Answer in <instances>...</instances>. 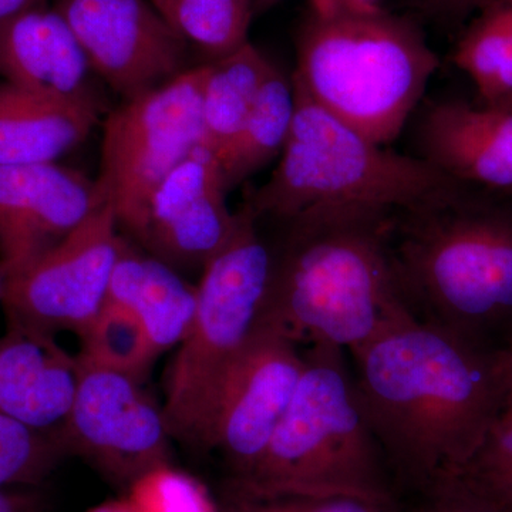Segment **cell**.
I'll use <instances>...</instances> for the list:
<instances>
[{
	"mask_svg": "<svg viewBox=\"0 0 512 512\" xmlns=\"http://www.w3.org/2000/svg\"><path fill=\"white\" fill-rule=\"evenodd\" d=\"M349 353L394 476L420 493L460 477L507 400L497 356L414 316Z\"/></svg>",
	"mask_w": 512,
	"mask_h": 512,
	"instance_id": "6da1fadb",
	"label": "cell"
},
{
	"mask_svg": "<svg viewBox=\"0 0 512 512\" xmlns=\"http://www.w3.org/2000/svg\"><path fill=\"white\" fill-rule=\"evenodd\" d=\"M396 211L323 205L288 221L258 326L296 345L359 348L410 318L392 259Z\"/></svg>",
	"mask_w": 512,
	"mask_h": 512,
	"instance_id": "7a4b0ae2",
	"label": "cell"
},
{
	"mask_svg": "<svg viewBox=\"0 0 512 512\" xmlns=\"http://www.w3.org/2000/svg\"><path fill=\"white\" fill-rule=\"evenodd\" d=\"M392 259L407 308L497 356L512 339V200L463 187L396 211Z\"/></svg>",
	"mask_w": 512,
	"mask_h": 512,
	"instance_id": "3957f363",
	"label": "cell"
},
{
	"mask_svg": "<svg viewBox=\"0 0 512 512\" xmlns=\"http://www.w3.org/2000/svg\"><path fill=\"white\" fill-rule=\"evenodd\" d=\"M439 67L412 20L376 6H313L296 37L292 82L318 106L387 146L402 133Z\"/></svg>",
	"mask_w": 512,
	"mask_h": 512,
	"instance_id": "277c9868",
	"label": "cell"
},
{
	"mask_svg": "<svg viewBox=\"0 0 512 512\" xmlns=\"http://www.w3.org/2000/svg\"><path fill=\"white\" fill-rule=\"evenodd\" d=\"M343 352L319 343L303 353L291 406L254 470L235 480L279 493L393 501L392 471Z\"/></svg>",
	"mask_w": 512,
	"mask_h": 512,
	"instance_id": "5b68a950",
	"label": "cell"
},
{
	"mask_svg": "<svg viewBox=\"0 0 512 512\" xmlns=\"http://www.w3.org/2000/svg\"><path fill=\"white\" fill-rule=\"evenodd\" d=\"M293 89L295 116L281 160L264 185L245 194L258 220L288 222L323 205L407 210L463 188L423 158L369 140L295 83Z\"/></svg>",
	"mask_w": 512,
	"mask_h": 512,
	"instance_id": "8992f818",
	"label": "cell"
},
{
	"mask_svg": "<svg viewBox=\"0 0 512 512\" xmlns=\"http://www.w3.org/2000/svg\"><path fill=\"white\" fill-rule=\"evenodd\" d=\"M258 221L242 204L231 238L202 269L194 319L165 379L171 439L202 450L222 383L258 328L271 282L275 254Z\"/></svg>",
	"mask_w": 512,
	"mask_h": 512,
	"instance_id": "52a82bcc",
	"label": "cell"
},
{
	"mask_svg": "<svg viewBox=\"0 0 512 512\" xmlns=\"http://www.w3.org/2000/svg\"><path fill=\"white\" fill-rule=\"evenodd\" d=\"M208 63L111 107L103 117L96 178L128 237L161 181L201 146L202 89Z\"/></svg>",
	"mask_w": 512,
	"mask_h": 512,
	"instance_id": "ba28073f",
	"label": "cell"
},
{
	"mask_svg": "<svg viewBox=\"0 0 512 512\" xmlns=\"http://www.w3.org/2000/svg\"><path fill=\"white\" fill-rule=\"evenodd\" d=\"M124 235L109 202L32 264L6 276L9 323L55 335L80 332L107 302Z\"/></svg>",
	"mask_w": 512,
	"mask_h": 512,
	"instance_id": "9c48e42d",
	"label": "cell"
},
{
	"mask_svg": "<svg viewBox=\"0 0 512 512\" xmlns=\"http://www.w3.org/2000/svg\"><path fill=\"white\" fill-rule=\"evenodd\" d=\"M141 384L80 363L72 410L57 433L67 456L82 457L123 491L151 468L171 463L163 407L156 406Z\"/></svg>",
	"mask_w": 512,
	"mask_h": 512,
	"instance_id": "30bf717a",
	"label": "cell"
},
{
	"mask_svg": "<svg viewBox=\"0 0 512 512\" xmlns=\"http://www.w3.org/2000/svg\"><path fill=\"white\" fill-rule=\"evenodd\" d=\"M97 77L121 101L190 69V46L151 0H55Z\"/></svg>",
	"mask_w": 512,
	"mask_h": 512,
	"instance_id": "8fae6325",
	"label": "cell"
},
{
	"mask_svg": "<svg viewBox=\"0 0 512 512\" xmlns=\"http://www.w3.org/2000/svg\"><path fill=\"white\" fill-rule=\"evenodd\" d=\"M292 340L256 328L222 383L207 448L218 450L232 478L247 477L262 457L298 389L305 355Z\"/></svg>",
	"mask_w": 512,
	"mask_h": 512,
	"instance_id": "7c38bea8",
	"label": "cell"
},
{
	"mask_svg": "<svg viewBox=\"0 0 512 512\" xmlns=\"http://www.w3.org/2000/svg\"><path fill=\"white\" fill-rule=\"evenodd\" d=\"M227 194L217 157L198 146L161 181L126 238L180 274L202 272L237 227Z\"/></svg>",
	"mask_w": 512,
	"mask_h": 512,
	"instance_id": "4fadbf2b",
	"label": "cell"
},
{
	"mask_svg": "<svg viewBox=\"0 0 512 512\" xmlns=\"http://www.w3.org/2000/svg\"><path fill=\"white\" fill-rule=\"evenodd\" d=\"M104 204L97 180L67 165H0V271L32 264Z\"/></svg>",
	"mask_w": 512,
	"mask_h": 512,
	"instance_id": "5bb4252c",
	"label": "cell"
},
{
	"mask_svg": "<svg viewBox=\"0 0 512 512\" xmlns=\"http://www.w3.org/2000/svg\"><path fill=\"white\" fill-rule=\"evenodd\" d=\"M3 82L47 99L92 107L111 106L73 30L55 6H35L0 22Z\"/></svg>",
	"mask_w": 512,
	"mask_h": 512,
	"instance_id": "9a60e30c",
	"label": "cell"
},
{
	"mask_svg": "<svg viewBox=\"0 0 512 512\" xmlns=\"http://www.w3.org/2000/svg\"><path fill=\"white\" fill-rule=\"evenodd\" d=\"M417 137L420 158L451 180L512 200V110L441 101L426 110Z\"/></svg>",
	"mask_w": 512,
	"mask_h": 512,
	"instance_id": "2e32d148",
	"label": "cell"
},
{
	"mask_svg": "<svg viewBox=\"0 0 512 512\" xmlns=\"http://www.w3.org/2000/svg\"><path fill=\"white\" fill-rule=\"evenodd\" d=\"M80 380L77 356L55 335L8 322L0 336V413L30 429L57 434Z\"/></svg>",
	"mask_w": 512,
	"mask_h": 512,
	"instance_id": "e0dca14e",
	"label": "cell"
},
{
	"mask_svg": "<svg viewBox=\"0 0 512 512\" xmlns=\"http://www.w3.org/2000/svg\"><path fill=\"white\" fill-rule=\"evenodd\" d=\"M107 301L141 323L160 356L187 336L197 309V285L124 237Z\"/></svg>",
	"mask_w": 512,
	"mask_h": 512,
	"instance_id": "ac0fdd59",
	"label": "cell"
},
{
	"mask_svg": "<svg viewBox=\"0 0 512 512\" xmlns=\"http://www.w3.org/2000/svg\"><path fill=\"white\" fill-rule=\"evenodd\" d=\"M103 114L0 82V165L59 163L93 133Z\"/></svg>",
	"mask_w": 512,
	"mask_h": 512,
	"instance_id": "d6986e66",
	"label": "cell"
},
{
	"mask_svg": "<svg viewBox=\"0 0 512 512\" xmlns=\"http://www.w3.org/2000/svg\"><path fill=\"white\" fill-rule=\"evenodd\" d=\"M275 64L251 43L208 63L202 89L201 146L215 157L234 141Z\"/></svg>",
	"mask_w": 512,
	"mask_h": 512,
	"instance_id": "ffe728a7",
	"label": "cell"
},
{
	"mask_svg": "<svg viewBox=\"0 0 512 512\" xmlns=\"http://www.w3.org/2000/svg\"><path fill=\"white\" fill-rule=\"evenodd\" d=\"M295 106L292 79L274 66L244 127L217 157L228 192L281 156L291 131Z\"/></svg>",
	"mask_w": 512,
	"mask_h": 512,
	"instance_id": "44dd1931",
	"label": "cell"
},
{
	"mask_svg": "<svg viewBox=\"0 0 512 512\" xmlns=\"http://www.w3.org/2000/svg\"><path fill=\"white\" fill-rule=\"evenodd\" d=\"M453 62L476 87L481 106L512 110V0H494L473 16Z\"/></svg>",
	"mask_w": 512,
	"mask_h": 512,
	"instance_id": "7402d4cb",
	"label": "cell"
},
{
	"mask_svg": "<svg viewBox=\"0 0 512 512\" xmlns=\"http://www.w3.org/2000/svg\"><path fill=\"white\" fill-rule=\"evenodd\" d=\"M80 363L144 383L158 357L146 330L130 312L107 301L80 332Z\"/></svg>",
	"mask_w": 512,
	"mask_h": 512,
	"instance_id": "603a6c76",
	"label": "cell"
},
{
	"mask_svg": "<svg viewBox=\"0 0 512 512\" xmlns=\"http://www.w3.org/2000/svg\"><path fill=\"white\" fill-rule=\"evenodd\" d=\"M252 18V0H171L165 15L204 63L247 45Z\"/></svg>",
	"mask_w": 512,
	"mask_h": 512,
	"instance_id": "cb8c5ba5",
	"label": "cell"
},
{
	"mask_svg": "<svg viewBox=\"0 0 512 512\" xmlns=\"http://www.w3.org/2000/svg\"><path fill=\"white\" fill-rule=\"evenodd\" d=\"M67 456L57 434L0 413V488L39 487Z\"/></svg>",
	"mask_w": 512,
	"mask_h": 512,
	"instance_id": "d4e9b609",
	"label": "cell"
},
{
	"mask_svg": "<svg viewBox=\"0 0 512 512\" xmlns=\"http://www.w3.org/2000/svg\"><path fill=\"white\" fill-rule=\"evenodd\" d=\"M220 512H397L394 501L352 495H315L261 490L229 478L220 495Z\"/></svg>",
	"mask_w": 512,
	"mask_h": 512,
	"instance_id": "484cf974",
	"label": "cell"
},
{
	"mask_svg": "<svg viewBox=\"0 0 512 512\" xmlns=\"http://www.w3.org/2000/svg\"><path fill=\"white\" fill-rule=\"evenodd\" d=\"M123 495L134 512H220L205 484L171 463L141 474Z\"/></svg>",
	"mask_w": 512,
	"mask_h": 512,
	"instance_id": "4316f807",
	"label": "cell"
},
{
	"mask_svg": "<svg viewBox=\"0 0 512 512\" xmlns=\"http://www.w3.org/2000/svg\"><path fill=\"white\" fill-rule=\"evenodd\" d=\"M460 478L512 510V397Z\"/></svg>",
	"mask_w": 512,
	"mask_h": 512,
	"instance_id": "83f0119b",
	"label": "cell"
},
{
	"mask_svg": "<svg viewBox=\"0 0 512 512\" xmlns=\"http://www.w3.org/2000/svg\"><path fill=\"white\" fill-rule=\"evenodd\" d=\"M421 494L423 504L416 512H512L463 478L446 481Z\"/></svg>",
	"mask_w": 512,
	"mask_h": 512,
	"instance_id": "f1b7e54d",
	"label": "cell"
},
{
	"mask_svg": "<svg viewBox=\"0 0 512 512\" xmlns=\"http://www.w3.org/2000/svg\"><path fill=\"white\" fill-rule=\"evenodd\" d=\"M494 0H417L421 10L431 18L446 23H460Z\"/></svg>",
	"mask_w": 512,
	"mask_h": 512,
	"instance_id": "f546056e",
	"label": "cell"
},
{
	"mask_svg": "<svg viewBox=\"0 0 512 512\" xmlns=\"http://www.w3.org/2000/svg\"><path fill=\"white\" fill-rule=\"evenodd\" d=\"M0 512H46L45 497L37 487L0 488Z\"/></svg>",
	"mask_w": 512,
	"mask_h": 512,
	"instance_id": "4dcf8cb0",
	"label": "cell"
},
{
	"mask_svg": "<svg viewBox=\"0 0 512 512\" xmlns=\"http://www.w3.org/2000/svg\"><path fill=\"white\" fill-rule=\"evenodd\" d=\"M497 367L500 372L501 380H503L507 399L512 397V339L497 355ZM507 402V400H505Z\"/></svg>",
	"mask_w": 512,
	"mask_h": 512,
	"instance_id": "1f68e13d",
	"label": "cell"
},
{
	"mask_svg": "<svg viewBox=\"0 0 512 512\" xmlns=\"http://www.w3.org/2000/svg\"><path fill=\"white\" fill-rule=\"evenodd\" d=\"M47 0H0V22L12 18L23 10L45 5Z\"/></svg>",
	"mask_w": 512,
	"mask_h": 512,
	"instance_id": "d6a6232c",
	"label": "cell"
},
{
	"mask_svg": "<svg viewBox=\"0 0 512 512\" xmlns=\"http://www.w3.org/2000/svg\"><path fill=\"white\" fill-rule=\"evenodd\" d=\"M83 512H134V510L123 495V497L113 498V500L94 505V507Z\"/></svg>",
	"mask_w": 512,
	"mask_h": 512,
	"instance_id": "836d02e7",
	"label": "cell"
},
{
	"mask_svg": "<svg viewBox=\"0 0 512 512\" xmlns=\"http://www.w3.org/2000/svg\"><path fill=\"white\" fill-rule=\"evenodd\" d=\"M279 0H252V8H254V15L265 12L272 6L276 5Z\"/></svg>",
	"mask_w": 512,
	"mask_h": 512,
	"instance_id": "e575fe53",
	"label": "cell"
},
{
	"mask_svg": "<svg viewBox=\"0 0 512 512\" xmlns=\"http://www.w3.org/2000/svg\"><path fill=\"white\" fill-rule=\"evenodd\" d=\"M151 2L154 3V6H156V8L158 10H160L161 15H163L165 18V15H167L168 6H170L171 0H151Z\"/></svg>",
	"mask_w": 512,
	"mask_h": 512,
	"instance_id": "d590c367",
	"label": "cell"
},
{
	"mask_svg": "<svg viewBox=\"0 0 512 512\" xmlns=\"http://www.w3.org/2000/svg\"><path fill=\"white\" fill-rule=\"evenodd\" d=\"M3 289H5V275L0 271V302H2Z\"/></svg>",
	"mask_w": 512,
	"mask_h": 512,
	"instance_id": "8d00e7d4",
	"label": "cell"
}]
</instances>
